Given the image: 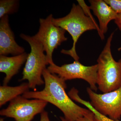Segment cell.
Returning a JSON list of instances; mask_svg holds the SVG:
<instances>
[{"mask_svg": "<svg viewBox=\"0 0 121 121\" xmlns=\"http://www.w3.org/2000/svg\"><path fill=\"white\" fill-rule=\"evenodd\" d=\"M43 77L44 88L39 91H29L22 95L26 98L41 99L56 106L62 112L67 121H76L91 111L80 107L72 101L65 92L66 81L47 68L44 70Z\"/></svg>", "mask_w": 121, "mask_h": 121, "instance_id": "6da1fadb", "label": "cell"}, {"mask_svg": "<svg viewBox=\"0 0 121 121\" xmlns=\"http://www.w3.org/2000/svg\"><path fill=\"white\" fill-rule=\"evenodd\" d=\"M53 23L60 27L69 33L73 40V46L69 50H63L62 54L71 56L76 61H79V58L76 51V45L81 35L89 30H96L99 37L103 40L99 26L93 20L84 13L78 4L72 5L70 12L66 16L52 19Z\"/></svg>", "mask_w": 121, "mask_h": 121, "instance_id": "7a4b0ae2", "label": "cell"}, {"mask_svg": "<svg viewBox=\"0 0 121 121\" xmlns=\"http://www.w3.org/2000/svg\"><path fill=\"white\" fill-rule=\"evenodd\" d=\"M114 33H111L98 58L97 86L103 93L116 90L121 86V59L114 60L111 46Z\"/></svg>", "mask_w": 121, "mask_h": 121, "instance_id": "3957f363", "label": "cell"}, {"mask_svg": "<svg viewBox=\"0 0 121 121\" xmlns=\"http://www.w3.org/2000/svg\"><path fill=\"white\" fill-rule=\"evenodd\" d=\"M20 37L27 41L31 48L22 72L23 76L20 81L27 80L29 88L35 90L37 86L44 84L42 78L43 72L49 64L43 45L33 36L22 33Z\"/></svg>", "mask_w": 121, "mask_h": 121, "instance_id": "277c9868", "label": "cell"}, {"mask_svg": "<svg viewBox=\"0 0 121 121\" xmlns=\"http://www.w3.org/2000/svg\"><path fill=\"white\" fill-rule=\"evenodd\" d=\"M53 18L52 14L48 15L45 19L40 18L39 31L33 36L43 45L50 65L55 64L52 60L54 50L67 40L65 35L66 31L55 25L52 22Z\"/></svg>", "mask_w": 121, "mask_h": 121, "instance_id": "5b68a950", "label": "cell"}, {"mask_svg": "<svg viewBox=\"0 0 121 121\" xmlns=\"http://www.w3.org/2000/svg\"><path fill=\"white\" fill-rule=\"evenodd\" d=\"M48 103L41 99H29L20 95L11 101L7 108L1 110L0 115L16 121H31L36 115L44 111Z\"/></svg>", "mask_w": 121, "mask_h": 121, "instance_id": "8992f818", "label": "cell"}, {"mask_svg": "<svg viewBox=\"0 0 121 121\" xmlns=\"http://www.w3.org/2000/svg\"><path fill=\"white\" fill-rule=\"evenodd\" d=\"M47 69L51 73L57 75L65 81L75 79H83L89 83L92 90L95 91L97 90V64L86 66L79 61L75 60L73 63L60 66L55 64L50 65Z\"/></svg>", "mask_w": 121, "mask_h": 121, "instance_id": "52a82bcc", "label": "cell"}, {"mask_svg": "<svg viewBox=\"0 0 121 121\" xmlns=\"http://www.w3.org/2000/svg\"><path fill=\"white\" fill-rule=\"evenodd\" d=\"M87 92L91 105L101 114L114 121L121 117V86L116 90L98 94L87 87Z\"/></svg>", "mask_w": 121, "mask_h": 121, "instance_id": "ba28073f", "label": "cell"}, {"mask_svg": "<svg viewBox=\"0 0 121 121\" xmlns=\"http://www.w3.org/2000/svg\"><path fill=\"white\" fill-rule=\"evenodd\" d=\"M24 52V48L16 42L9 23V16L5 15L0 20V55L15 56Z\"/></svg>", "mask_w": 121, "mask_h": 121, "instance_id": "9c48e42d", "label": "cell"}, {"mask_svg": "<svg viewBox=\"0 0 121 121\" xmlns=\"http://www.w3.org/2000/svg\"><path fill=\"white\" fill-rule=\"evenodd\" d=\"M90 9L97 17L99 23V28L103 40L104 35L108 30V25L112 20H115L118 14L110 7L104 0H90Z\"/></svg>", "mask_w": 121, "mask_h": 121, "instance_id": "30bf717a", "label": "cell"}, {"mask_svg": "<svg viewBox=\"0 0 121 121\" xmlns=\"http://www.w3.org/2000/svg\"><path fill=\"white\" fill-rule=\"evenodd\" d=\"M28 54L24 52L11 57L0 55V72L6 75L3 80V85H8L13 77L18 73L26 62Z\"/></svg>", "mask_w": 121, "mask_h": 121, "instance_id": "8fae6325", "label": "cell"}, {"mask_svg": "<svg viewBox=\"0 0 121 121\" xmlns=\"http://www.w3.org/2000/svg\"><path fill=\"white\" fill-rule=\"evenodd\" d=\"M28 83L24 82L19 86H9L3 85L0 86V107L10 102L15 98L29 91Z\"/></svg>", "mask_w": 121, "mask_h": 121, "instance_id": "7c38bea8", "label": "cell"}, {"mask_svg": "<svg viewBox=\"0 0 121 121\" xmlns=\"http://www.w3.org/2000/svg\"><path fill=\"white\" fill-rule=\"evenodd\" d=\"M19 7V1L17 0H0V18L17 12Z\"/></svg>", "mask_w": 121, "mask_h": 121, "instance_id": "4fadbf2b", "label": "cell"}, {"mask_svg": "<svg viewBox=\"0 0 121 121\" xmlns=\"http://www.w3.org/2000/svg\"><path fill=\"white\" fill-rule=\"evenodd\" d=\"M78 101L79 103L84 105L94 113L95 121H120L119 120L114 121L101 114L93 108V107L91 105L90 103L89 102L86 101L81 98L79 99Z\"/></svg>", "mask_w": 121, "mask_h": 121, "instance_id": "5bb4252c", "label": "cell"}, {"mask_svg": "<svg viewBox=\"0 0 121 121\" xmlns=\"http://www.w3.org/2000/svg\"><path fill=\"white\" fill-rule=\"evenodd\" d=\"M117 14L121 13V0H104Z\"/></svg>", "mask_w": 121, "mask_h": 121, "instance_id": "9a60e30c", "label": "cell"}, {"mask_svg": "<svg viewBox=\"0 0 121 121\" xmlns=\"http://www.w3.org/2000/svg\"><path fill=\"white\" fill-rule=\"evenodd\" d=\"M76 121H95L94 120V114L91 111V112L84 115V117L79 118Z\"/></svg>", "mask_w": 121, "mask_h": 121, "instance_id": "2e32d148", "label": "cell"}, {"mask_svg": "<svg viewBox=\"0 0 121 121\" xmlns=\"http://www.w3.org/2000/svg\"><path fill=\"white\" fill-rule=\"evenodd\" d=\"M40 121H50L47 112L44 111L43 112L40 114Z\"/></svg>", "mask_w": 121, "mask_h": 121, "instance_id": "e0dca14e", "label": "cell"}, {"mask_svg": "<svg viewBox=\"0 0 121 121\" xmlns=\"http://www.w3.org/2000/svg\"><path fill=\"white\" fill-rule=\"evenodd\" d=\"M114 22L121 31V13L118 14L117 17L115 20Z\"/></svg>", "mask_w": 121, "mask_h": 121, "instance_id": "ac0fdd59", "label": "cell"}, {"mask_svg": "<svg viewBox=\"0 0 121 121\" xmlns=\"http://www.w3.org/2000/svg\"><path fill=\"white\" fill-rule=\"evenodd\" d=\"M60 120H61V121H67L65 119L64 117H60Z\"/></svg>", "mask_w": 121, "mask_h": 121, "instance_id": "d6986e66", "label": "cell"}, {"mask_svg": "<svg viewBox=\"0 0 121 121\" xmlns=\"http://www.w3.org/2000/svg\"><path fill=\"white\" fill-rule=\"evenodd\" d=\"M0 121H4V118H1L0 119Z\"/></svg>", "mask_w": 121, "mask_h": 121, "instance_id": "ffe728a7", "label": "cell"}]
</instances>
